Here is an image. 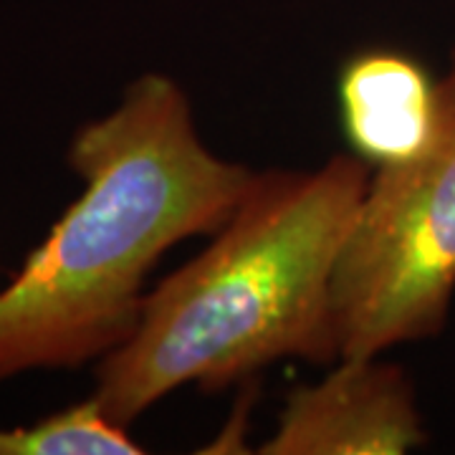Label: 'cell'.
Segmentation results:
<instances>
[{
	"instance_id": "obj_1",
	"label": "cell",
	"mask_w": 455,
	"mask_h": 455,
	"mask_svg": "<svg viewBox=\"0 0 455 455\" xmlns=\"http://www.w3.org/2000/svg\"><path fill=\"white\" fill-rule=\"evenodd\" d=\"M68 164L84 193L0 291V379L122 347L157 260L215 235L256 175L203 145L185 92L163 74L140 76L114 112L82 124Z\"/></svg>"
},
{
	"instance_id": "obj_2",
	"label": "cell",
	"mask_w": 455,
	"mask_h": 455,
	"mask_svg": "<svg viewBox=\"0 0 455 455\" xmlns=\"http://www.w3.org/2000/svg\"><path fill=\"white\" fill-rule=\"evenodd\" d=\"M372 167L256 172L211 245L145 296L130 339L99 359L94 397L114 423L185 385L215 392L278 359L339 362L334 274Z\"/></svg>"
},
{
	"instance_id": "obj_3",
	"label": "cell",
	"mask_w": 455,
	"mask_h": 455,
	"mask_svg": "<svg viewBox=\"0 0 455 455\" xmlns=\"http://www.w3.org/2000/svg\"><path fill=\"white\" fill-rule=\"evenodd\" d=\"M438 130L410 163L372 170L334 274L339 359L435 337L455 291V59Z\"/></svg>"
},
{
	"instance_id": "obj_4",
	"label": "cell",
	"mask_w": 455,
	"mask_h": 455,
	"mask_svg": "<svg viewBox=\"0 0 455 455\" xmlns=\"http://www.w3.org/2000/svg\"><path fill=\"white\" fill-rule=\"evenodd\" d=\"M427 435L407 374L367 359H339L316 385L286 397L266 455H400Z\"/></svg>"
},
{
	"instance_id": "obj_5",
	"label": "cell",
	"mask_w": 455,
	"mask_h": 455,
	"mask_svg": "<svg viewBox=\"0 0 455 455\" xmlns=\"http://www.w3.org/2000/svg\"><path fill=\"white\" fill-rule=\"evenodd\" d=\"M339 114L352 155L372 170L420 157L438 130V82L403 51H359L339 71Z\"/></svg>"
},
{
	"instance_id": "obj_6",
	"label": "cell",
	"mask_w": 455,
	"mask_h": 455,
	"mask_svg": "<svg viewBox=\"0 0 455 455\" xmlns=\"http://www.w3.org/2000/svg\"><path fill=\"white\" fill-rule=\"evenodd\" d=\"M145 448L92 395L31 427H0V455H140Z\"/></svg>"
}]
</instances>
